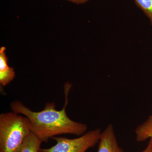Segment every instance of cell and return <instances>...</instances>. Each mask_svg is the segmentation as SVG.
Listing matches in <instances>:
<instances>
[{
    "mask_svg": "<svg viewBox=\"0 0 152 152\" xmlns=\"http://www.w3.org/2000/svg\"><path fill=\"white\" fill-rule=\"evenodd\" d=\"M135 134L136 140L138 142H142L148 139H152V115L137 127Z\"/></svg>",
    "mask_w": 152,
    "mask_h": 152,
    "instance_id": "8992f818",
    "label": "cell"
},
{
    "mask_svg": "<svg viewBox=\"0 0 152 152\" xmlns=\"http://www.w3.org/2000/svg\"><path fill=\"white\" fill-rule=\"evenodd\" d=\"M71 88L69 84L66 85L65 88V101L64 105L61 110H57L54 103L48 102L43 110L33 111L18 101L11 104V109L14 113L24 115L28 118L32 132L43 142H47L49 139L58 135L71 134L83 135L87 130V125L72 121L66 113Z\"/></svg>",
    "mask_w": 152,
    "mask_h": 152,
    "instance_id": "6da1fadb",
    "label": "cell"
},
{
    "mask_svg": "<svg viewBox=\"0 0 152 152\" xmlns=\"http://www.w3.org/2000/svg\"><path fill=\"white\" fill-rule=\"evenodd\" d=\"M141 152H152V139H150L149 142L147 147Z\"/></svg>",
    "mask_w": 152,
    "mask_h": 152,
    "instance_id": "30bf717a",
    "label": "cell"
},
{
    "mask_svg": "<svg viewBox=\"0 0 152 152\" xmlns=\"http://www.w3.org/2000/svg\"><path fill=\"white\" fill-rule=\"evenodd\" d=\"M10 67L8 64V58L6 54V48L2 47L0 49V72L7 70Z\"/></svg>",
    "mask_w": 152,
    "mask_h": 152,
    "instance_id": "9c48e42d",
    "label": "cell"
},
{
    "mask_svg": "<svg viewBox=\"0 0 152 152\" xmlns=\"http://www.w3.org/2000/svg\"><path fill=\"white\" fill-rule=\"evenodd\" d=\"M31 132L27 117L10 112L0 115V152H18Z\"/></svg>",
    "mask_w": 152,
    "mask_h": 152,
    "instance_id": "7a4b0ae2",
    "label": "cell"
},
{
    "mask_svg": "<svg viewBox=\"0 0 152 152\" xmlns=\"http://www.w3.org/2000/svg\"><path fill=\"white\" fill-rule=\"evenodd\" d=\"M97 152H124L119 145L113 125H108L101 134Z\"/></svg>",
    "mask_w": 152,
    "mask_h": 152,
    "instance_id": "277c9868",
    "label": "cell"
},
{
    "mask_svg": "<svg viewBox=\"0 0 152 152\" xmlns=\"http://www.w3.org/2000/svg\"><path fill=\"white\" fill-rule=\"evenodd\" d=\"M102 132L97 129L75 139L53 137L56 143L48 148H41L40 152H86L99 142Z\"/></svg>",
    "mask_w": 152,
    "mask_h": 152,
    "instance_id": "3957f363",
    "label": "cell"
},
{
    "mask_svg": "<svg viewBox=\"0 0 152 152\" xmlns=\"http://www.w3.org/2000/svg\"><path fill=\"white\" fill-rule=\"evenodd\" d=\"M136 5L149 19L152 26V0H134Z\"/></svg>",
    "mask_w": 152,
    "mask_h": 152,
    "instance_id": "52a82bcc",
    "label": "cell"
},
{
    "mask_svg": "<svg viewBox=\"0 0 152 152\" xmlns=\"http://www.w3.org/2000/svg\"><path fill=\"white\" fill-rule=\"evenodd\" d=\"M15 76L14 69L10 67L7 70L0 72V83L3 86L9 84Z\"/></svg>",
    "mask_w": 152,
    "mask_h": 152,
    "instance_id": "ba28073f",
    "label": "cell"
},
{
    "mask_svg": "<svg viewBox=\"0 0 152 152\" xmlns=\"http://www.w3.org/2000/svg\"><path fill=\"white\" fill-rule=\"evenodd\" d=\"M68 1L76 4H83L87 2L89 0H68Z\"/></svg>",
    "mask_w": 152,
    "mask_h": 152,
    "instance_id": "8fae6325",
    "label": "cell"
},
{
    "mask_svg": "<svg viewBox=\"0 0 152 152\" xmlns=\"http://www.w3.org/2000/svg\"><path fill=\"white\" fill-rule=\"evenodd\" d=\"M43 142L31 132L25 139L18 152H40Z\"/></svg>",
    "mask_w": 152,
    "mask_h": 152,
    "instance_id": "5b68a950",
    "label": "cell"
}]
</instances>
